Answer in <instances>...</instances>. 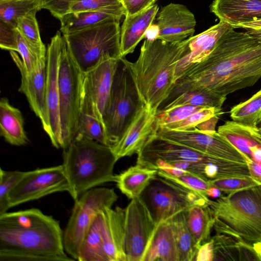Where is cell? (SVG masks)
I'll return each instance as SVG.
<instances>
[{"label":"cell","instance_id":"cell-1","mask_svg":"<svg viewBox=\"0 0 261 261\" xmlns=\"http://www.w3.org/2000/svg\"><path fill=\"white\" fill-rule=\"evenodd\" d=\"M234 29L224 33L211 53L175 83L166 100L193 88L226 97L258 82L261 78V39Z\"/></svg>","mask_w":261,"mask_h":261},{"label":"cell","instance_id":"cell-2","mask_svg":"<svg viewBox=\"0 0 261 261\" xmlns=\"http://www.w3.org/2000/svg\"><path fill=\"white\" fill-rule=\"evenodd\" d=\"M59 221L32 208L0 215L1 261H71Z\"/></svg>","mask_w":261,"mask_h":261},{"label":"cell","instance_id":"cell-3","mask_svg":"<svg viewBox=\"0 0 261 261\" xmlns=\"http://www.w3.org/2000/svg\"><path fill=\"white\" fill-rule=\"evenodd\" d=\"M190 38L180 42L159 39L144 41L135 62L128 64L145 105L156 113L175 84L178 62L189 51Z\"/></svg>","mask_w":261,"mask_h":261},{"label":"cell","instance_id":"cell-4","mask_svg":"<svg viewBox=\"0 0 261 261\" xmlns=\"http://www.w3.org/2000/svg\"><path fill=\"white\" fill-rule=\"evenodd\" d=\"M137 164L148 168L158 160L177 161L175 167L207 180L249 176L247 164L215 158L158 134L151 138L137 154Z\"/></svg>","mask_w":261,"mask_h":261},{"label":"cell","instance_id":"cell-5","mask_svg":"<svg viewBox=\"0 0 261 261\" xmlns=\"http://www.w3.org/2000/svg\"><path fill=\"white\" fill-rule=\"evenodd\" d=\"M70 196L74 200L88 190L115 182L117 160L111 147L87 139H75L63 152Z\"/></svg>","mask_w":261,"mask_h":261},{"label":"cell","instance_id":"cell-6","mask_svg":"<svg viewBox=\"0 0 261 261\" xmlns=\"http://www.w3.org/2000/svg\"><path fill=\"white\" fill-rule=\"evenodd\" d=\"M217 233L253 244L261 241V185L210 200Z\"/></svg>","mask_w":261,"mask_h":261},{"label":"cell","instance_id":"cell-7","mask_svg":"<svg viewBox=\"0 0 261 261\" xmlns=\"http://www.w3.org/2000/svg\"><path fill=\"white\" fill-rule=\"evenodd\" d=\"M145 105L134 81L128 60L122 57L114 73L109 106L103 118L110 147L122 138Z\"/></svg>","mask_w":261,"mask_h":261},{"label":"cell","instance_id":"cell-8","mask_svg":"<svg viewBox=\"0 0 261 261\" xmlns=\"http://www.w3.org/2000/svg\"><path fill=\"white\" fill-rule=\"evenodd\" d=\"M120 20H110L63 35L70 54L85 75L101 58L109 55L121 58Z\"/></svg>","mask_w":261,"mask_h":261},{"label":"cell","instance_id":"cell-9","mask_svg":"<svg viewBox=\"0 0 261 261\" xmlns=\"http://www.w3.org/2000/svg\"><path fill=\"white\" fill-rule=\"evenodd\" d=\"M84 76L64 38L58 76L61 148L63 150L68 147L76 135Z\"/></svg>","mask_w":261,"mask_h":261},{"label":"cell","instance_id":"cell-10","mask_svg":"<svg viewBox=\"0 0 261 261\" xmlns=\"http://www.w3.org/2000/svg\"><path fill=\"white\" fill-rule=\"evenodd\" d=\"M117 199L114 189L95 187L74 200L63 236L66 252L74 260L78 259L81 244L95 217L102 210L112 207Z\"/></svg>","mask_w":261,"mask_h":261},{"label":"cell","instance_id":"cell-11","mask_svg":"<svg viewBox=\"0 0 261 261\" xmlns=\"http://www.w3.org/2000/svg\"><path fill=\"white\" fill-rule=\"evenodd\" d=\"M70 192L63 165L36 169L25 173L8 195L10 207L60 192Z\"/></svg>","mask_w":261,"mask_h":261},{"label":"cell","instance_id":"cell-12","mask_svg":"<svg viewBox=\"0 0 261 261\" xmlns=\"http://www.w3.org/2000/svg\"><path fill=\"white\" fill-rule=\"evenodd\" d=\"M157 226L147 206L139 197L125 208L124 249L126 261H142Z\"/></svg>","mask_w":261,"mask_h":261},{"label":"cell","instance_id":"cell-13","mask_svg":"<svg viewBox=\"0 0 261 261\" xmlns=\"http://www.w3.org/2000/svg\"><path fill=\"white\" fill-rule=\"evenodd\" d=\"M157 134L208 155L226 161L247 163L244 155L217 131L206 132L194 128L187 130L159 128Z\"/></svg>","mask_w":261,"mask_h":261},{"label":"cell","instance_id":"cell-14","mask_svg":"<svg viewBox=\"0 0 261 261\" xmlns=\"http://www.w3.org/2000/svg\"><path fill=\"white\" fill-rule=\"evenodd\" d=\"M60 31L51 38L46 52V101L49 133L53 145L61 148V131L59 107V69L64 37Z\"/></svg>","mask_w":261,"mask_h":261},{"label":"cell","instance_id":"cell-15","mask_svg":"<svg viewBox=\"0 0 261 261\" xmlns=\"http://www.w3.org/2000/svg\"><path fill=\"white\" fill-rule=\"evenodd\" d=\"M140 197L157 225L192 206L184 194L158 175L151 181Z\"/></svg>","mask_w":261,"mask_h":261},{"label":"cell","instance_id":"cell-16","mask_svg":"<svg viewBox=\"0 0 261 261\" xmlns=\"http://www.w3.org/2000/svg\"><path fill=\"white\" fill-rule=\"evenodd\" d=\"M12 60L21 74L19 91L23 93L36 116L39 118L42 127L49 133L48 112L46 101V60L35 71L28 72L17 52L10 51Z\"/></svg>","mask_w":261,"mask_h":261},{"label":"cell","instance_id":"cell-17","mask_svg":"<svg viewBox=\"0 0 261 261\" xmlns=\"http://www.w3.org/2000/svg\"><path fill=\"white\" fill-rule=\"evenodd\" d=\"M156 39L180 42L193 36L196 21L194 15L182 4L170 3L158 11Z\"/></svg>","mask_w":261,"mask_h":261},{"label":"cell","instance_id":"cell-18","mask_svg":"<svg viewBox=\"0 0 261 261\" xmlns=\"http://www.w3.org/2000/svg\"><path fill=\"white\" fill-rule=\"evenodd\" d=\"M156 113L145 105L119 141L111 147L118 161L138 154L146 142L157 134Z\"/></svg>","mask_w":261,"mask_h":261},{"label":"cell","instance_id":"cell-19","mask_svg":"<svg viewBox=\"0 0 261 261\" xmlns=\"http://www.w3.org/2000/svg\"><path fill=\"white\" fill-rule=\"evenodd\" d=\"M120 59L104 56L99 63L84 76V83L103 125V118L109 106L113 77Z\"/></svg>","mask_w":261,"mask_h":261},{"label":"cell","instance_id":"cell-20","mask_svg":"<svg viewBox=\"0 0 261 261\" xmlns=\"http://www.w3.org/2000/svg\"><path fill=\"white\" fill-rule=\"evenodd\" d=\"M103 249L108 261H126L124 249L125 208H106L99 213Z\"/></svg>","mask_w":261,"mask_h":261},{"label":"cell","instance_id":"cell-21","mask_svg":"<svg viewBox=\"0 0 261 261\" xmlns=\"http://www.w3.org/2000/svg\"><path fill=\"white\" fill-rule=\"evenodd\" d=\"M232 28H234L229 23L220 21L206 31L190 37L189 53L177 63L175 82L191 67L203 60L213 50L222 36Z\"/></svg>","mask_w":261,"mask_h":261},{"label":"cell","instance_id":"cell-22","mask_svg":"<svg viewBox=\"0 0 261 261\" xmlns=\"http://www.w3.org/2000/svg\"><path fill=\"white\" fill-rule=\"evenodd\" d=\"M217 132L244 155L247 164L261 161V130L258 127L227 121L219 126Z\"/></svg>","mask_w":261,"mask_h":261},{"label":"cell","instance_id":"cell-23","mask_svg":"<svg viewBox=\"0 0 261 261\" xmlns=\"http://www.w3.org/2000/svg\"><path fill=\"white\" fill-rule=\"evenodd\" d=\"M159 11L153 4L145 10L131 15H126L120 28V49L122 57L133 53L151 26Z\"/></svg>","mask_w":261,"mask_h":261},{"label":"cell","instance_id":"cell-24","mask_svg":"<svg viewBox=\"0 0 261 261\" xmlns=\"http://www.w3.org/2000/svg\"><path fill=\"white\" fill-rule=\"evenodd\" d=\"M211 11L234 28L241 23L261 19V0H214Z\"/></svg>","mask_w":261,"mask_h":261},{"label":"cell","instance_id":"cell-25","mask_svg":"<svg viewBox=\"0 0 261 261\" xmlns=\"http://www.w3.org/2000/svg\"><path fill=\"white\" fill-rule=\"evenodd\" d=\"M75 139L91 140L109 146L103 124L84 82Z\"/></svg>","mask_w":261,"mask_h":261},{"label":"cell","instance_id":"cell-26","mask_svg":"<svg viewBox=\"0 0 261 261\" xmlns=\"http://www.w3.org/2000/svg\"><path fill=\"white\" fill-rule=\"evenodd\" d=\"M142 261H179V251L170 219L157 225Z\"/></svg>","mask_w":261,"mask_h":261},{"label":"cell","instance_id":"cell-27","mask_svg":"<svg viewBox=\"0 0 261 261\" xmlns=\"http://www.w3.org/2000/svg\"><path fill=\"white\" fill-rule=\"evenodd\" d=\"M122 5L106 9L69 13L59 20L60 31L68 34L110 20H120L125 16Z\"/></svg>","mask_w":261,"mask_h":261},{"label":"cell","instance_id":"cell-28","mask_svg":"<svg viewBox=\"0 0 261 261\" xmlns=\"http://www.w3.org/2000/svg\"><path fill=\"white\" fill-rule=\"evenodd\" d=\"M0 134L12 145L23 146L29 141L21 112L6 97L0 101Z\"/></svg>","mask_w":261,"mask_h":261},{"label":"cell","instance_id":"cell-29","mask_svg":"<svg viewBox=\"0 0 261 261\" xmlns=\"http://www.w3.org/2000/svg\"><path fill=\"white\" fill-rule=\"evenodd\" d=\"M211 239L213 260H260L253 244L223 234L217 233Z\"/></svg>","mask_w":261,"mask_h":261},{"label":"cell","instance_id":"cell-30","mask_svg":"<svg viewBox=\"0 0 261 261\" xmlns=\"http://www.w3.org/2000/svg\"><path fill=\"white\" fill-rule=\"evenodd\" d=\"M158 170L149 169L138 164L116 175L115 181L119 190L132 199L141 194L157 176Z\"/></svg>","mask_w":261,"mask_h":261},{"label":"cell","instance_id":"cell-31","mask_svg":"<svg viewBox=\"0 0 261 261\" xmlns=\"http://www.w3.org/2000/svg\"><path fill=\"white\" fill-rule=\"evenodd\" d=\"M226 99V96L207 89H190L170 100L164 101L158 108L156 114L182 105L221 109Z\"/></svg>","mask_w":261,"mask_h":261},{"label":"cell","instance_id":"cell-32","mask_svg":"<svg viewBox=\"0 0 261 261\" xmlns=\"http://www.w3.org/2000/svg\"><path fill=\"white\" fill-rule=\"evenodd\" d=\"M188 227L198 248L211 239L215 222L209 205H192L184 211Z\"/></svg>","mask_w":261,"mask_h":261},{"label":"cell","instance_id":"cell-33","mask_svg":"<svg viewBox=\"0 0 261 261\" xmlns=\"http://www.w3.org/2000/svg\"><path fill=\"white\" fill-rule=\"evenodd\" d=\"M99 213L83 240L77 261H108L103 249Z\"/></svg>","mask_w":261,"mask_h":261},{"label":"cell","instance_id":"cell-34","mask_svg":"<svg viewBox=\"0 0 261 261\" xmlns=\"http://www.w3.org/2000/svg\"><path fill=\"white\" fill-rule=\"evenodd\" d=\"M170 219L179 251V261L195 260L199 248L188 227L184 211Z\"/></svg>","mask_w":261,"mask_h":261},{"label":"cell","instance_id":"cell-35","mask_svg":"<svg viewBox=\"0 0 261 261\" xmlns=\"http://www.w3.org/2000/svg\"><path fill=\"white\" fill-rule=\"evenodd\" d=\"M232 121L251 127L261 123V89L248 100L233 106L230 111Z\"/></svg>","mask_w":261,"mask_h":261},{"label":"cell","instance_id":"cell-36","mask_svg":"<svg viewBox=\"0 0 261 261\" xmlns=\"http://www.w3.org/2000/svg\"><path fill=\"white\" fill-rule=\"evenodd\" d=\"M157 175L185 191L208 197L207 191L211 186L208 180L198 175L187 171L181 175L175 176L158 170Z\"/></svg>","mask_w":261,"mask_h":261},{"label":"cell","instance_id":"cell-37","mask_svg":"<svg viewBox=\"0 0 261 261\" xmlns=\"http://www.w3.org/2000/svg\"><path fill=\"white\" fill-rule=\"evenodd\" d=\"M42 9L41 1H9L0 2V20L16 27L18 19L35 10Z\"/></svg>","mask_w":261,"mask_h":261},{"label":"cell","instance_id":"cell-38","mask_svg":"<svg viewBox=\"0 0 261 261\" xmlns=\"http://www.w3.org/2000/svg\"><path fill=\"white\" fill-rule=\"evenodd\" d=\"M39 10H33L18 19L16 28L27 42L34 48L47 51L40 34L36 13Z\"/></svg>","mask_w":261,"mask_h":261},{"label":"cell","instance_id":"cell-39","mask_svg":"<svg viewBox=\"0 0 261 261\" xmlns=\"http://www.w3.org/2000/svg\"><path fill=\"white\" fill-rule=\"evenodd\" d=\"M17 30V51L26 70L32 72L36 70L46 60V52L39 50L30 45Z\"/></svg>","mask_w":261,"mask_h":261},{"label":"cell","instance_id":"cell-40","mask_svg":"<svg viewBox=\"0 0 261 261\" xmlns=\"http://www.w3.org/2000/svg\"><path fill=\"white\" fill-rule=\"evenodd\" d=\"M221 113V109L215 108H203L181 121L166 125L161 128L174 130L192 129L196 128L202 122L213 116H220Z\"/></svg>","mask_w":261,"mask_h":261},{"label":"cell","instance_id":"cell-41","mask_svg":"<svg viewBox=\"0 0 261 261\" xmlns=\"http://www.w3.org/2000/svg\"><path fill=\"white\" fill-rule=\"evenodd\" d=\"M25 171L0 170V215L10 208L8 195L10 191L21 179Z\"/></svg>","mask_w":261,"mask_h":261},{"label":"cell","instance_id":"cell-42","mask_svg":"<svg viewBox=\"0 0 261 261\" xmlns=\"http://www.w3.org/2000/svg\"><path fill=\"white\" fill-rule=\"evenodd\" d=\"M203 108L206 107L182 105L157 113L155 116L156 125L159 129L166 125L181 121Z\"/></svg>","mask_w":261,"mask_h":261},{"label":"cell","instance_id":"cell-43","mask_svg":"<svg viewBox=\"0 0 261 261\" xmlns=\"http://www.w3.org/2000/svg\"><path fill=\"white\" fill-rule=\"evenodd\" d=\"M208 182L227 194L258 185L250 176L222 178L210 180Z\"/></svg>","mask_w":261,"mask_h":261},{"label":"cell","instance_id":"cell-44","mask_svg":"<svg viewBox=\"0 0 261 261\" xmlns=\"http://www.w3.org/2000/svg\"><path fill=\"white\" fill-rule=\"evenodd\" d=\"M121 5L119 0H76L70 4L69 13L97 10Z\"/></svg>","mask_w":261,"mask_h":261},{"label":"cell","instance_id":"cell-45","mask_svg":"<svg viewBox=\"0 0 261 261\" xmlns=\"http://www.w3.org/2000/svg\"><path fill=\"white\" fill-rule=\"evenodd\" d=\"M0 46L3 49L17 51L16 27L0 20Z\"/></svg>","mask_w":261,"mask_h":261},{"label":"cell","instance_id":"cell-46","mask_svg":"<svg viewBox=\"0 0 261 261\" xmlns=\"http://www.w3.org/2000/svg\"><path fill=\"white\" fill-rule=\"evenodd\" d=\"M76 0H41V9H46L60 19L69 13L70 4Z\"/></svg>","mask_w":261,"mask_h":261},{"label":"cell","instance_id":"cell-47","mask_svg":"<svg viewBox=\"0 0 261 261\" xmlns=\"http://www.w3.org/2000/svg\"><path fill=\"white\" fill-rule=\"evenodd\" d=\"M214 250L212 239L201 245L197 252L195 260L196 261H213Z\"/></svg>","mask_w":261,"mask_h":261},{"label":"cell","instance_id":"cell-48","mask_svg":"<svg viewBox=\"0 0 261 261\" xmlns=\"http://www.w3.org/2000/svg\"><path fill=\"white\" fill-rule=\"evenodd\" d=\"M247 165L250 176L258 185H261V161L252 162Z\"/></svg>","mask_w":261,"mask_h":261},{"label":"cell","instance_id":"cell-49","mask_svg":"<svg viewBox=\"0 0 261 261\" xmlns=\"http://www.w3.org/2000/svg\"><path fill=\"white\" fill-rule=\"evenodd\" d=\"M218 115H216L202 122L199 124L196 128L200 130L206 132H213L216 130V126L219 119Z\"/></svg>","mask_w":261,"mask_h":261},{"label":"cell","instance_id":"cell-50","mask_svg":"<svg viewBox=\"0 0 261 261\" xmlns=\"http://www.w3.org/2000/svg\"><path fill=\"white\" fill-rule=\"evenodd\" d=\"M237 28H242L247 30H259L261 29V19L241 23Z\"/></svg>","mask_w":261,"mask_h":261},{"label":"cell","instance_id":"cell-51","mask_svg":"<svg viewBox=\"0 0 261 261\" xmlns=\"http://www.w3.org/2000/svg\"><path fill=\"white\" fill-rule=\"evenodd\" d=\"M207 196L213 198H218L221 196V191L216 187L211 186L207 191Z\"/></svg>","mask_w":261,"mask_h":261},{"label":"cell","instance_id":"cell-52","mask_svg":"<svg viewBox=\"0 0 261 261\" xmlns=\"http://www.w3.org/2000/svg\"><path fill=\"white\" fill-rule=\"evenodd\" d=\"M253 246L256 253L261 260V241L254 243Z\"/></svg>","mask_w":261,"mask_h":261},{"label":"cell","instance_id":"cell-53","mask_svg":"<svg viewBox=\"0 0 261 261\" xmlns=\"http://www.w3.org/2000/svg\"><path fill=\"white\" fill-rule=\"evenodd\" d=\"M9 1H41V0H0V2H7Z\"/></svg>","mask_w":261,"mask_h":261},{"label":"cell","instance_id":"cell-54","mask_svg":"<svg viewBox=\"0 0 261 261\" xmlns=\"http://www.w3.org/2000/svg\"><path fill=\"white\" fill-rule=\"evenodd\" d=\"M258 127L259 128V129L261 130V123L259 124V125L258 126Z\"/></svg>","mask_w":261,"mask_h":261},{"label":"cell","instance_id":"cell-55","mask_svg":"<svg viewBox=\"0 0 261 261\" xmlns=\"http://www.w3.org/2000/svg\"><path fill=\"white\" fill-rule=\"evenodd\" d=\"M158 0H153V1L154 2V3H155Z\"/></svg>","mask_w":261,"mask_h":261},{"label":"cell","instance_id":"cell-56","mask_svg":"<svg viewBox=\"0 0 261 261\" xmlns=\"http://www.w3.org/2000/svg\"><path fill=\"white\" fill-rule=\"evenodd\" d=\"M119 2L121 3V1L122 0H119Z\"/></svg>","mask_w":261,"mask_h":261}]
</instances>
